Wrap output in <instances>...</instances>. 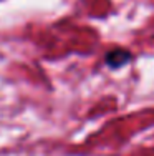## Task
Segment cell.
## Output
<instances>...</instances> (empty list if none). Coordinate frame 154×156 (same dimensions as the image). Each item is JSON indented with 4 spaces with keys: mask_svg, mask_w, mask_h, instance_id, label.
Here are the masks:
<instances>
[{
    "mask_svg": "<svg viewBox=\"0 0 154 156\" xmlns=\"http://www.w3.org/2000/svg\"><path fill=\"white\" fill-rule=\"evenodd\" d=\"M131 60V53L126 50H113L109 51L108 55H106V63H108V66H111V68H119V66H124L128 62Z\"/></svg>",
    "mask_w": 154,
    "mask_h": 156,
    "instance_id": "obj_1",
    "label": "cell"
}]
</instances>
